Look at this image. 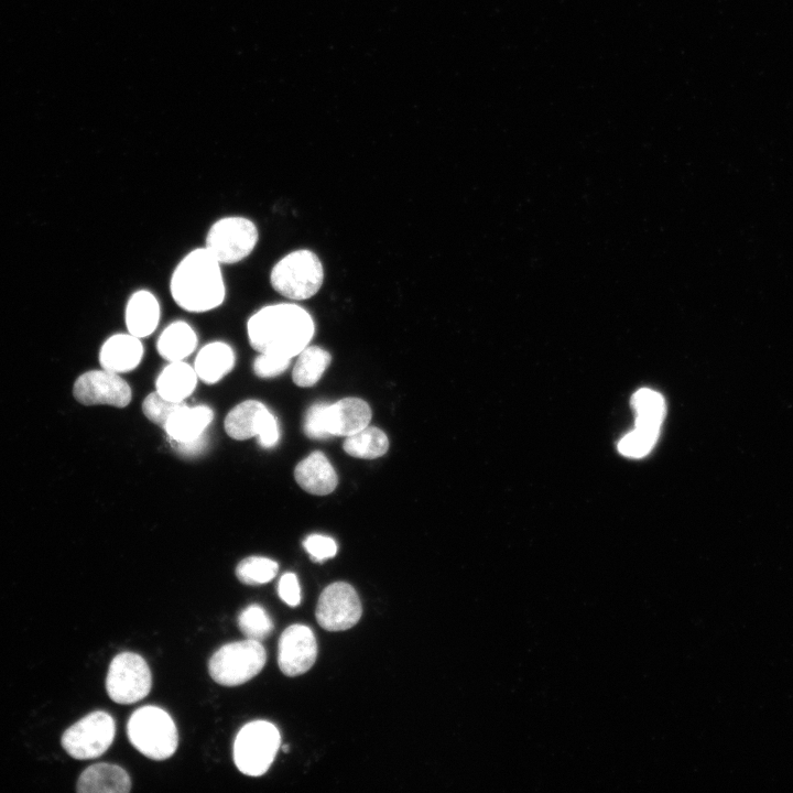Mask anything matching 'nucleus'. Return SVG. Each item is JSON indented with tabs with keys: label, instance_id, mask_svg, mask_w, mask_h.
<instances>
[{
	"label": "nucleus",
	"instance_id": "nucleus-11",
	"mask_svg": "<svg viewBox=\"0 0 793 793\" xmlns=\"http://www.w3.org/2000/svg\"><path fill=\"white\" fill-rule=\"evenodd\" d=\"M361 604L356 590L347 583L327 586L319 596L316 620L328 631H343L354 627L361 617Z\"/></svg>",
	"mask_w": 793,
	"mask_h": 793
},
{
	"label": "nucleus",
	"instance_id": "nucleus-17",
	"mask_svg": "<svg viewBox=\"0 0 793 793\" xmlns=\"http://www.w3.org/2000/svg\"><path fill=\"white\" fill-rule=\"evenodd\" d=\"M371 410L358 398H345L327 408V428L330 436H349L368 426Z\"/></svg>",
	"mask_w": 793,
	"mask_h": 793
},
{
	"label": "nucleus",
	"instance_id": "nucleus-13",
	"mask_svg": "<svg viewBox=\"0 0 793 793\" xmlns=\"http://www.w3.org/2000/svg\"><path fill=\"white\" fill-rule=\"evenodd\" d=\"M317 643L313 631L304 624H292L280 636L278 664L286 676L307 672L315 663Z\"/></svg>",
	"mask_w": 793,
	"mask_h": 793
},
{
	"label": "nucleus",
	"instance_id": "nucleus-21",
	"mask_svg": "<svg viewBox=\"0 0 793 793\" xmlns=\"http://www.w3.org/2000/svg\"><path fill=\"white\" fill-rule=\"evenodd\" d=\"M198 343L195 329L186 321L176 319L163 328L156 340L157 354L166 361L185 360Z\"/></svg>",
	"mask_w": 793,
	"mask_h": 793
},
{
	"label": "nucleus",
	"instance_id": "nucleus-6",
	"mask_svg": "<svg viewBox=\"0 0 793 793\" xmlns=\"http://www.w3.org/2000/svg\"><path fill=\"white\" fill-rule=\"evenodd\" d=\"M280 746L281 735L272 723L250 721L238 731L235 738V764L246 775L260 776L271 767Z\"/></svg>",
	"mask_w": 793,
	"mask_h": 793
},
{
	"label": "nucleus",
	"instance_id": "nucleus-31",
	"mask_svg": "<svg viewBox=\"0 0 793 793\" xmlns=\"http://www.w3.org/2000/svg\"><path fill=\"white\" fill-rule=\"evenodd\" d=\"M291 359L282 356L259 352L253 360L252 369L257 377L268 379L283 373L290 366Z\"/></svg>",
	"mask_w": 793,
	"mask_h": 793
},
{
	"label": "nucleus",
	"instance_id": "nucleus-19",
	"mask_svg": "<svg viewBox=\"0 0 793 793\" xmlns=\"http://www.w3.org/2000/svg\"><path fill=\"white\" fill-rule=\"evenodd\" d=\"M76 790L79 793H127L131 790V780L121 767L100 762L82 772Z\"/></svg>",
	"mask_w": 793,
	"mask_h": 793
},
{
	"label": "nucleus",
	"instance_id": "nucleus-5",
	"mask_svg": "<svg viewBox=\"0 0 793 793\" xmlns=\"http://www.w3.org/2000/svg\"><path fill=\"white\" fill-rule=\"evenodd\" d=\"M259 229L256 222L241 215L216 219L208 228L204 248L221 264H236L257 248Z\"/></svg>",
	"mask_w": 793,
	"mask_h": 793
},
{
	"label": "nucleus",
	"instance_id": "nucleus-2",
	"mask_svg": "<svg viewBox=\"0 0 793 793\" xmlns=\"http://www.w3.org/2000/svg\"><path fill=\"white\" fill-rule=\"evenodd\" d=\"M221 267L204 246L186 252L170 276L169 289L174 303L195 314L220 307L227 295Z\"/></svg>",
	"mask_w": 793,
	"mask_h": 793
},
{
	"label": "nucleus",
	"instance_id": "nucleus-26",
	"mask_svg": "<svg viewBox=\"0 0 793 793\" xmlns=\"http://www.w3.org/2000/svg\"><path fill=\"white\" fill-rule=\"evenodd\" d=\"M238 627L246 639L261 642L273 631V621L267 610L252 604L243 608L238 616Z\"/></svg>",
	"mask_w": 793,
	"mask_h": 793
},
{
	"label": "nucleus",
	"instance_id": "nucleus-20",
	"mask_svg": "<svg viewBox=\"0 0 793 793\" xmlns=\"http://www.w3.org/2000/svg\"><path fill=\"white\" fill-rule=\"evenodd\" d=\"M235 351L232 347L221 340L204 345L197 352L194 369L198 379L213 384L222 379L235 366Z\"/></svg>",
	"mask_w": 793,
	"mask_h": 793
},
{
	"label": "nucleus",
	"instance_id": "nucleus-15",
	"mask_svg": "<svg viewBox=\"0 0 793 793\" xmlns=\"http://www.w3.org/2000/svg\"><path fill=\"white\" fill-rule=\"evenodd\" d=\"M123 315L127 332L141 339L145 338L159 326L160 301L151 290L138 289L129 295Z\"/></svg>",
	"mask_w": 793,
	"mask_h": 793
},
{
	"label": "nucleus",
	"instance_id": "nucleus-25",
	"mask_svg": "<svg viewBox=\"0 0 793 793\" xmlns=\"http://www.w3.org/2000/svg\"><path fill=\"white\" fill-rule=\"evenodd\" d=\"M343 448L352 457L372 459L387 453L389 441L380 428L366 426L359 432L347 436Z\"/></svg>",
	"mask_w": 793,
	"mask_h": 793
},
{
	"label": "nucleus",
	"instance_id": "nucleus-4",
	"mask_svg": "<svg viewBox=\"0 0 793 793\" xmlns=\"http://www.w3.org/2000/svg\"><path fill=\"white\" fill-rule=\"evenodd\" d=\"M270 284L281 296L303 301L314 296L324 280L319 258L308 249L291 251L279 259L270 271Z\"/></svg>",
	"mask_w": 793,
	"mask_h": 793
},
{
	"label": "nucleus",
	"instance_id": "nucleus-3",
	"mask_svg": "<svg viewBox=\"0 0 793 793\" xmlns=\"http://www.w3.org/2000/svg\"><path fill=\"white\" fill-rule=\"evenodd\" d=\"M127 735L139 752L157 761L172 757L178 745L174 720L156 706H143L134 710L127 724Z\"/></svg>",
	"mask_w": 793,
	"mask_h": 793
},
{
	"label": "nucleus",
	"instance_id": "nucleus-29",
	"mask_svg": "<svg viewBox=\"0 0 793 793\" xmlns=\"http://www.w3.org/2000/svg\"><path fill=\"white\" fill-rule=\"evenodd\" d=\"M182 403L184 401L167 400L155 391L145 397L142 411L151 422L163 428L169 417Z\"/></svg>",
	"mask_w": 793,
	"mask_h": 793
},
{
	"label": "nucleus",
	"instance_id": "nucleus-22",
	"mask_svg": "<svg viewBox=\"0 0 793 793\" xmlns=\"http://www.w3.org/2000/svg\"><path fill=\"white\" fill-rule=\"evenodd\" d=\"M197 379L194 367L184 360L170 361L156 378V392L171 401H184L194 392Z\"/></svg>",
	"mask_w": 793,
	"mask_h": 793
},
{
	"label": "nucleus",
	"instance_id": "nucleus-10",
	"mask_svg": "<svg viewBox=\"0 0 793 793\" xmlns=\"http://www.w3.org/2000/svg\"><path fill=\"white\" fill-rule=\"evenodd\" d=\"M224 426L226 433L237 441L257 436L263 448L275 446L280 436L275 416L257 400H247L232 408Z\"/></svg>",
	"mask_w": 793,
	"mask_h": 793
},
{
	"label": "nucleus",
	"instance_id": "nucleus-7",
	"mask_svg": "<svg viewBox=\"0 0 793 793\" xmlns=\"http://www.w3.org/2000/svg\"><path fill=\"white\" fill-rule=\"evenodd\" d=\"M267 652L259 641L246 639L224 644L210 658V677L224 686H238L261 672Z\"/></svg>",
	"mask_w": 793,
	"mask_h": 793
},
{
	"label": "nucleus",
	"instance_id": "nucleus-14",
	"mask_svg": "<svg viewBox=\"0 0 793 793\" xmlns=\"http://www.w3.org/2000/svg\"><path fill=\"white\" fill-rule=\"evenodd\" d=\"M144 347L141 338L130 333H116L100 347L99 362L102 369L116 373L134 370L142 361Z\"/></svg>",
	"mask_w": 793,
	"mask_h": 793
},
{
	"label": "nucleus",
	"instance_id": "nucleus-1",
	"mask_svg": "<svg viewBox=\"0 0 793 793\" xmlns=\"http://www.w3.org/2000/svg\"><path fill=\"white\" fill-rule=\"evenodd\" d=\"M246 328L256 351L290 359L309 344L315 332L309 313L290 302L261 306L249 316Z\"/></svg>",
	"mask_w": 793,
	"mask_h": 793
},
{
	"label": "nucleus",
	"instance_id": "nucleus-34",
	"mask_svg": "<svg viewBox=\"0 0 793 793\" xmlns=\"http://www.w3.org/2000/svg\"><path fill=\"white\" fill-rule=\"evenodd\" d=\"M282 750H283V752H287V751H289V746H287V745L282 746Z\"/></svg>",
	"mask_w": 793,
	"mask_h": 793
},
{
	"label": "nucleus",
	"instance_id": "nucleus-23",
	"mask_svg": "<svg viewBox=\"0 0 793 793\" xmlns=\"http://www.w3.org/2000/svg\"><path fill=\"white\" fill-rule=\"evenodd\" d=\"M631 405L637 415L634 427L660 433L665 402L659 392L642 388L632 395Z\"/></svg>",
	"mask_w": 793,
	"mask_h": 793
},
{
	"label": "nucleus",
	"instance_id": "nucleus-12",
	"mask_svg": "<svg viewBox=\"0 0 793 793\" xmlns=\"http://www.w3.org/2000/svg\"><path fill=\"white\" fill-rule=\"evenodd\" d=\"M75 399L85 405L127 406L132 398L130 385L119 373L90 370L79 376L73 388Z\"/></svg>",
	"mask_w": 793,
	"mask_h": 793
},
{
	"label": "nucleus",
	"instance_id": "nucleus-32",
	"mask_svg": "<svg viewBox=\"0 0 793 793\" xmlns=\"http://www.w3.org/2000/svg\"><path fill=\"white\" fill-rule=\"evenodd\" d=\"M305 551L309 554L312 561L321 563L332 558L337 553L336 542L326 535L311 534L303 541Z\"/></svg>",
	"mask_w": 793,
	"mask_h": 793
},
{
	"label": "nucleus",
	"instance_id": "nucleus-30",
	"mask_svg": "<svg viewBox=\"0 0 793 793\" xmlns=\"http://www.w3.org/2000/svg\"><path fill=\"white\" fill-rule=\"evenodd\" d=\"M328 402H316L311 405L304 416L303 430L311 439H326L330 437L327 428Z\"/></svg>",
	"mask_w": 793,
	"mask_h": 793
},
{
	"label": "nucleus",
	"instance_id": "nucleus-9",
	"mask_svg": "<svg viewBox=\"0 0 793 793\" xmlns=\"http://www.w3.org/2000/svg\"><path fill=\"white\" fill-rule=\"evenodd\" d=\"M152 675L144 659L133 652H121L110 662L106 689L118 704H133L151 691Z\"/></svg>",
	"mask_w": 793,
	"mask_h": 793
},
{
	"label": "nucleus",
	"instance_id": "nucleus-16",
	"mask_svg": "<svg viewBox=\"0 0 793 793\" xmlns=\"http://www.w3.org/2000/svg\"><path fill=\"white\" fill-rule=\"evenodd\" d=\"M213 416L210 408L206 405L191 408L184 402L169 417L163 430L174 444L193 442L205 435Z\"/></svg>",
	"mask_w": 793,
	"mask_h": 793
},
{
	"label": "nucleus",
	"instance_id": "nucleus-28",
	"mask_svg": "<svg viewBox=\"0 0 793 793\" xmlns=\"http://www.w3.org/2000/svg\"><path fill=\"white\" fill-rule=\"evenodd\" d=\"M660 433L634 427L618 444V450L627 457L641 458L650 453Z\"/></svg>",
	"mask_w": 793,
	"mask_h": 793
},
{
	"label": "nucleus",
	"instance_id": "nucleus-18",
	"mask_svg": "<svg viewBox=\"0 0 793 793\" xmlns=\"http://www.w3.org/2000/svg\"><path fill=\"white\" fill-rule=\"evenodd\" d=\"M298 486L308 493L325 496L335 490L337 474L322 452H313L301 460L294 469Z\"/></svg>",
	"mask_w": 793,
	"mask_h": 793
},
{
	"label": "nucleus",
	"instance_id": "nucleus-27",
	"mask_svg": "<svg viewBox=\"0 0 793 793\" xmlns=\"http://www.w3.org/2000/svg\"><path fill=\"white\" fill-rule=\"evenodd\" d=\"M278 571L275 561L263 556H249L239 562L236 576L242 584L256 586L272 580Z\"/></svg>",
	"mask_w": 793,
	"mask_h": 793
},
{
	"label": "nucleus",
	"instance_id": "nucleus-33",
	"mask_svg": "<svg viewBox=\"0 0 793 793\" xmlns=\"http://www.w3.org/2000/svg\"><path fill=\"white\" fill-rule=\"evenodd\" d=\"M278 593L289 606L296 607L301 602V587L294 573H285L279 580Z\"/></svg>",
	"mask_w": 793,
	"mask_h": 793
},
{
	"label": "nucleus",
	"instance_id": "nucleus-24",
	"mask_svg": "<svg viewBox=\"0 0 793 793\" xmlns=\"http://www.w3.org/2000/svg\"><path fill=\"white\" fill-rule=\"evenodd\" d=\"M332 361L330 354L318 346H306L297 355L292 378L296 385L308 388L318 382Z\"/></svg>",
	"mask_w": 793,
	"mask_h": 793
},
{
	"label": "nucleus",
	"instance_id": "nucleus-8",
	"mask_svg": "<svg viewBox=\"0 0 793 793\" xmlns=\"http://www.w3.org/2000/svg\"><path fill=\"white\" fill-rule=\"evenodd\" d=\"M115 735L116 724L112 716L96 710L67 728L61 743L74 759L88 760L102 756L111 746Z\"/></svg>",
	"mask_w": 793,
	"mask_h": 793
}]
</instances>
